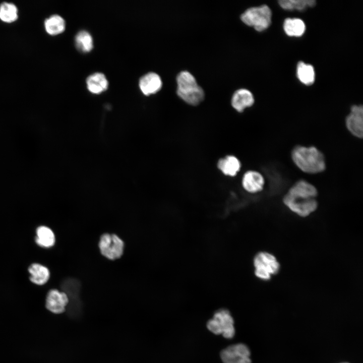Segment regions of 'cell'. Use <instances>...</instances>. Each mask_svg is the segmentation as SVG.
<instances>
[{"instance_id":"6da1fadb","label":"cell","mask_w":363,"mask_h":363,"mask_svg":"<svg viewBox=\"0 0 363 363\" xmlns=\"http://www.w3.org/2000/svg\"><path fill=\"white\" fill-rule=\"evenodd\" d=\"M291 159L300 170L309 174L323 172L326 168L323 153L315 146L297 145L291 152Z\"/></svg>"},{"instance_id":"cb8c5ba5","label":"cell","mask_w":363,"mask_h":363,"mask_svg":"<svg viewBox=\"0 0 363 363\" xmlns=\"http://www.w3.org/2000/svg\"><path fill=\"white\" fill-rule=\"evenodd\" d=\"M281 8L285 10H302L308 7H313L316 4L314 0H280L278 2Z\"/></svg>"},{"instance_id":"7402d4cb","label":"cell","mask_w":363,"mask_h":363,"mask_svg":"<svg viewBox=\"0 0 363 363\" xmlns=\"http://www.w3.org/2000/svg\"><path fill=\"white\" fill-rule=\"evenodd\" d=\"M18 18L17 6L11 3L4 2L0 5V20L4 23H12Z\"/></svg>"},{"instance_id":"603a6c76","label":"cell","mask_w":363,"mask_h":363,"mask_svg":"<svg viewBox=\"0 0 363 363\" xmlns=\"http://www.w3.org/2000/svg\"><path fill=\"white\" fill-rule=\"evenodd\" d=\"M75 44L81 51L87 52L93 48V38L91 34L86 30L80 31L75 36Z\"/></svg>"},{"instance_id":"8fae6325","label":"cell","mask_w":363,"mask_h":363,"mask_svg":"<svg viewBox=\"0 0 363 363\" xmlns=\"http://www.w3.org/2000/svg\"><path fill=\"white\" fill-rule=\"evenodd\" d=\"M263 175L256 170H249L245 173L242 178V186L248 192L257 193L263 190L265 185Z\"/></svg>"},{"instance_id":"ac0fdd59","label":"cell","mask_w":363,"mask_h":363,"mask_svg":"<svg viewBox=\"0 0 363 363\" xmlns=\"http://www.w3.org/2000/svg\"><path fill=\"white\" fill-rule=\"evenodd\" d=\"M35 242L39 246L44 248L52 247L55 242V237L53 231L48 227L42 225L36 230Z\"/></svg>"},{"instance_id":"9a60e30c","label":"cell","mask_w":363,"mask_h":363,"mask_svg":"<svg viewBox=\"0 0 363 363\" xmlns=\"http://www.w3.org/2000/svg\"><path fill=\"white\" fill-rule=\"evenodd\" d=\"M217 166L225 175L234 176L240 170L241 163L236 157L227 155L219 160Z\"/></svg>"},{"instance_id":"d6986e66","label":"cell","mask_w":363,"mask_h":363,"mask_svg":"<svg viewBox=\"0 0 363 363\" xmlns=\"http://www.w3.org/2000/svg\"><path fill=\"white\" fill-rule=\"evenodd\" d=\"M44 25L46 33L50 35L54 36L64 31L66 23L62 16L55 14L46 19Z\"/></svg>"},{"instance_id":"2e32d148","label":"cell","mask_w":363,"mask_h":363,"mask_svg":"<svg viewBox=\"0 0 363 363\" xmlns=\"http://www.w3.org/2000/svg\"><path fill=\"white\" fill-rule=\"evenodd\" d=\"M28 271L30 274V281L35 284L43 285L49 278V270L46 267L40 264H32L28 268Z\"/></svg>"},{"instance_id":"3957f363","label":"cell","mask_w":363,"mask_h":363,"mask_svg":"<svg viewBox=\"0 0 363 363\" xmlns=\"http://www.w3.org/2000/svg\"><path fill=\"white\" fill-rule=\"evenodd\" d=\"M253 265L255 276L263 281L269 280L278 273L280 269V264L276 257L266 251H261L255 255Z\"/></svg>"},{"instance_id":"277c9868","label":"cell","mask_w":363,"mask_h":363,"mask_svg":"<svg viewBox=\"0 0 363 363\" xmlns=\"http://www.w3.org/2000/svg\"><path fill=\"white\" fill-rule=\"evenodd\" d=\"M246 25L254 27L256 30L262 31L270 25L271 11L268 6L264 5L247 9L240 16Z\"/></svg>"},{"instance_id":"52a82bcc","label":"cell","mask_w":363,"mask_h":363,"mask_svg":"<svg viewBox=\"0 0 363 363\" xmlns=\"http://www.w3.org/2000/svg\"><path fill=\"white\" fill-rule=\"evenodd\" d=\"M98 246L101 254L110 260L119 258L123 254L124 243L114 234H102L100 238Z\"/></svg>"},{"instance_id":"ba28073f","label":"cell","mask_w":363,"mask_h":363,"mask_svg":"<svg viewBox=\"0 0 363 363\" xmlns=\"http://www.w3.org/2000/svg\"><path fill=\"white\" fill-rule=\"evenodd\" d=\"M220 356L224 363H251L250 350L241 343L227 347L221 351Z\"/></svg>"},{"instance_id":"ffe728a7","label":"cell","mask_w":363,"mask_h":363,"mask_svg":"<svg viewBox=\"0 0 363 363\" xmlns=\"http://www.w3.org/2000/svg\"><path fill=\"white\" fill-rule=\"evenodd\" d=\"M286 34L290 36H300L305 32L306 26L304 22L298 18H287L283 23Z\"/></svg>"},{"instance_id":"30bf717a","label":"cell","mask_w":363,"mask_h":363,"mask_svg":"<svg viewBox=\"0 0 363 363\" xmlns=\"http://www.w3.org/2000/svg\"><path fill=\"white\" fill-rule=\"evenodd\" d=\"M348 131L354 137L361 139L363 136V107L362 105H354L350 108L349 114L345 119Z\"/></svg>"},{"instance_id":"7c38bea8","label":"cell","mask_w":363,"mask_h":363,"mask_svg":"<svg viewBox=\"0 0 363 363\" xmlns=\"http://www.w3.org/2000/svg\"><path fill=\"white\" fill-rule=\"evenodd\" d=\"M160 76L154 72L148 73L143 76L139 80V87L146 95H150L158 92L162 87Z\"/></svg>"},{"instance_id":"5bb4252c","label":"cell","mask_w":363,"mask_h":363,"mask_svg":"<svg viewBox=\"0 0 363 363\" xmlns=\"http://www.w3.org/2000/svg\"><path fill=\"white\" fill-rule=\"evenodd\" d=\"M287 194L316 198L318 193L313 185L307 180L301 179L295 183L288 190Z\"/></svg>"},{"instance_id":"e0dca14e","label":"cell","mask_w":363,"mask_h":363,"mask_svg":"<svg viewBox=\"0 0 363 363\" xmlns=\"http://www.w3.org/2000/svg\"><path fill=\"white\" fill-rule=\"evenodd\" d=\"M86 84L90 92L94 94H99L107 88L108 82L103 73L97 72L88 77Z\"/></svg>"},{"instance_id":"4fadbf2b","label":"cell","mask_w":363,"mask_h":363,"mask_svg":"<svg viewBox=\"0 0 363 363\" xmlns=\"http://www.w3.org/2000/svg\"><path fill=\"white\" fill-rule=\"evenodd\" d=\"M254 98L252 93L246 89L236 90L231 98V105L238 112H241L253 105Z\"/></svg>"},{"instance_id":"8992f818","label":"cell","mask_w":363,"mask_h":363,"mask_svg":"<svg viewBox=\"0 0 363 363\" xmlns=\"http://www.w3.org/2000/svg\"><path fill=\"white\" fill-rule=\"evenodd\" d=\"M283 203L292 212L302 217L314 212L318 205L316 198L292 196L287 193L283 197Z\"/></svg>"},{"instance_id":"7a4b0ae2","label":"cell","mask_w":363,"mask_h":363,"mask_svg":"<svg viewBox=\"0 0 363 363\" xmlns=\"http://www.w3.org/2000/svg\"><path fill=\"white\" fill-rule=\"evenodd\" d=\"M177 94L184 101L190 105H197L204 98V92L196 80L190 72L184 71L177 77Z\"/></svg>"},{"instance_id":"9c48e42d","label":"cell","mask_w":363,"mask_h":363,"mask_svg":"<svg viewBox=\"0 0 363 363\" xmlns=\"http://www.w3.org/2000/svg\"><path fill=\"white\" fill-rule=\"evenodd\" d=\"M69 303L68 296L65 292L52 289L46 295L45 306L51 313L59 315L65 312Z\"/></svg>"},{"instance_id":"44dd1931","label":"cell","mask_w":363,"mask_h":363,"mask_svg":"<svg viewBox=\"0 0 363 363\" xmlns=\"http://www.w3.org/2000/svg\"><path fill=\"white\" fill-rule=\"evenodd\" d=\"M296 73L298 79L304 84L309 85L314 82L315 74L312 65L299 62L297 66Z\"/></svg>"},{"instance_id":"5b68a950","label":"cell","mask_w":363,"mask_h":363,"mask_svg":"<svg viewBox=\"0 0 363 363\" xmlns=\"http://www.w3.org/2000/svg\"><path fill=\"white\" fill-rule=\"evenodd\" d=\"M207 327L214 334H222L226 338H231L234 335V321L226 309L217 311L208 322Z\"/></svg>"}]
</instances>
